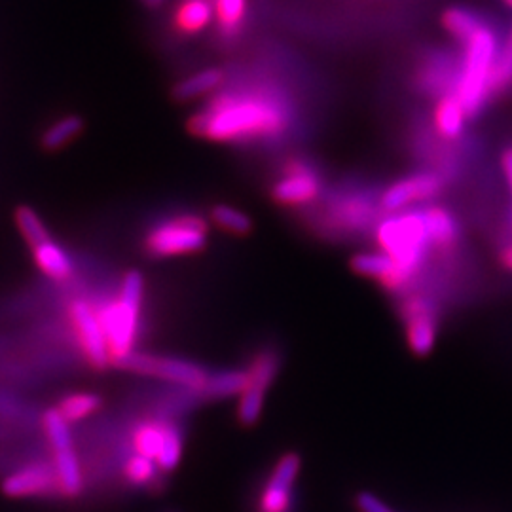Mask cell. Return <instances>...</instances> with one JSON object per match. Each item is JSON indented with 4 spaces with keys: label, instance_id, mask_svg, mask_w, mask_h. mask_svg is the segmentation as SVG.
<instances>
[{
    "label": "cell",
    "instance_id": "6da1fadb",
    "mask_svg": "<svg viewBox=\"0 0 512 512\" xmlns=\"http://www.w3.org/2000/svg\"><path fill=\"white\" fill-rule=\"evenodd\" d=\"M285 110L256 95H226L192 122V129L217 141L275 135L285 129Z\"/></svg>",
    "mask_w": 512,
    "mask_h": 512
},
{
    "label": "cell",
    "instance_id": "7a4b0ae2",
    "mask_svg": "<svg viewBox=\"0 0 512 512\" xmlns=\"http://www.w3.org/2000/svg\"><path fill=\"white\" fill-rule=\"evenodd\" d=\"M143 294H145V279L139 272H129L124 277L120 294L109 306H105L99 319L109 340L110 357L112 365L120 363L122 359L133 353V344L139 329V317L143 308Z\"/></svg>",
    "mask_w": 512,
    "mask_h": 512
},
{
    "label": "cell",
    "instance_id": "3957f363",
    "mask_svg": "<svg viewBox=\"0 0 512 512\" xmlns=\"http://www.w3.org/2000/svg\"><path fill=\"white\" fill-rule=\"evenodd\" d=\"M465 46V59L459 76L458 97L467 114L475 116L494 90V73L499 57V46L494 31L486 25Z\"/></svg>",
    "mask_w": 512,
    "mask_h": 512
},
{
    "label": "cell",
    "instance_id": "277c9868",
    "mask_svg": "<svg viewBox=\"0 0 512 512\" xmlns=\"http://www.w3.org/2000/svg\"><path fill=\"white\" fill-rule=\"evenodd\" d=\"M378 243L404 270L416 274L431 245L425 213H403L385 220L378 228Z\"/></svg>",
    "mask_w": 512,
    "mask_h": 512
},
{
    "label": "cell",
    "instance_id": "5b68a950",
    "mask_svg": "<svg viewBox=\"0 0 512 512\" xmlns=\"http://www.w3.org/2000/svg\"><path fill=\"white\" fill-rule=\"evenodd\" d=\"M116 366L143 374V376H154L162 378L171 384L183 385L192 391H202L203 385L207 382L209 372L202 366L194 365L184 359L175 357H160V355H148V353H131L126 359H122Z\"/></svg>",
    "mask_w": 512,
    "mask_h": 512
},
{
    "label": "cell",
    "instance_id": "8992f818",
    "mask_svg": "<svg viewBox=\"0 0 512 512\" xmlns=\"http://www.w3.org/2000/svg\"><path fill=\"white\" fill-rule=\"evenodd\" d=\"M207 243V226L196 217H181L156 226L147 239L154 256H179L196 253Z\"/></svg>",
    "mask_w": 512,
    "mask_h": 512
},
{
    "label": "cell",
    "instance_id": "52a82bcc",
    "mask_svg": "<svg viewBox=\"0 0 512 512\" xmlns=\"http://www.w3.org/2000/svg\"><path fill=\"white\" fill-rule=\"evenodd\" d=\"M135 452L154 459L162 471H173L183 458V437L169 423L147 421L133 433Z\"/></svg>",
    "mask_w": 512,
    "mask_h": 512
},
{
    "label": "cell",
    "instance_id": "ba28073f",
    "mask_svg": "<svg viewBox=\"0 0 512 512\" xmlns=\"http://www.w3.org/2000/svg\"><path fill=\"white\" fill-rule=\"evenodd\" d=\"M71 319H73L80 346L84 349L92 366L95 368L109 366L112 363L109 340L103 329V323L99 319V313H95L88 302L78 300L71 306Z\"/></svg>",
    "mask_w": 512,
    "mask_h": 512
},
{
    "label": "cell",
    "instance_id": "9c48e42d",
    "mask_svg": "<svg viewBox=\"0 0 512 512\" xmlns=\"http://www.w3.org/2000/svg\"><path fill=\"white\" fill-rule=\"evenodd\" d=\"M300 456L289 452L275 463L268 484L260 495L258 512H289L293 505V488L300 475Z\"/></svg>",
    "mask_w": 512,
    "mask_h": 512
},
{
    "label": "cell",
    "instance_id": "30bf717a",
    "mask_svg": "<svg viewBox=\"0 0 512 512\" xmlns=\"http://www.w3.org/2000/svg\"><path fill=\"white\" fill-rule=\"evenodd\" d=\"M442 190V181L435 173H418L404 181L391 184L382 196V207L389 213H399L412 203L435 198Z\"/></svg>",
    "mask_w": 512,
    "mask_h": 512
},
{
    "label": "cell",
    "instance_id": "8fae6325",
    "mask_svg": "<svg viewBox=\"0 0 512 512\" xmlns=\"http://www.w3.org/2000/svg\"><path fill=\"white\" fill-rule=\"evenodd\" d=\"M351 268L355 274L376 279L391 291H401L414 277L408 270H404L393 256L387 255L384 251L353 256Z\"/></svg>",
    "mask_w": 512,
    "mask_h": 512
},
{
    "label": "cell",
    "instance_id": "7c38bea8",
    "mask_svg": "<svg viewBox=\"0 0 512 512\" xmlns=\"http://www.w3.org/2000/svg\"><path fill=\"white\" fill-rule=\"evenodd\" d=\"M406 313V340L410 349L425 357L437 342V319L423 300H410L404 308Z\"/></svg>",
    "mask_w": 512,
    "mask_h": 512
},
{
    "label": "cell",
    "instance_id": "4fadbf2b",
    "mask_svg": "<svg viewBox=\"0 0 512 512\" xmlns=\"http://www.w3.org/2000/svg\"><path fill=\"white\" fill-rule=\"evenodd\" d=\"M2 492L8 497H33L59 492V482L54 467L38 463L21 469L14 475L6 476Z\"/></svg>",
    "mask_w": 512,
    "mask_h": 512
},
{
    "label": "cell",
    "instance_id": "5bb4252c",
    "mask_svg": "<svg viewBox=\"0 0 512 512\" xmlns=\"http://www.w3.org/2000/svg\"><path fill=\"white\" fill-rule=\"evenodd\" d=\"M321 192V181L310 169L294 167L293 171L275 184L274 198L283 205H306Z\"/></svg>",
    "mask_w": 512,
    "mask_h": 512
},
{
    "label": "cell",
    "instance_id": "9a60e30c",
    "mask_svg": "<svg viewBox=\"0 0 512 512\" xmlns=\"http://www.w3.org/2000/svg\"><path fill=\"white\" fill-rule=\"evenodd\" d=\"M469 118L458 93L444 95L435 109V128L444 139H456L461 135L465 120Z\"/></svg>",
    "mask_w": 512,
    "mask_h": 512
},
{
    "label": "cell",
    "instance_id": "2e32d148",
    "mask_svg": "<svg viewBox=\"0 0 512 512\" xmlns=\"http://www.w3.org/2000/svg\"><path fill=\"white\" fill-rule=\"evenodd\" d=\"M249 384L247 368L245 370H220L207 376V382L203 385V397L207 399H228L234 395H241Z\"/></svg>",
    "mask_w": 512,
    "mask_h": 512
},
{
    "label": "cell",
    "instance_id": "e0dca14e",
    "mask_svg": "<svg viewBox=\"0 0 512 512\" xmlns=\"http://www.w3.org/2000/svg\"><path fill=\"white\" fill-rule=\"evenodd\" d=\"M54 469L59 482V494L76 497L82 492V471L80 461L74 454V448L54 452Z\"/></svg>",
    "mask_w": 512,
    "mask_h": 512
},
{
    "label": "cell",
    "instance_id": "ac0fdd59",
    "mask_svg": "<svg viewBox=\"0 0 512 512\" xmlns=\"http://www.w3.org/2000/svg\"><path fill=\"white\" fill-rule=\"evenodd\" d=\"M33 253H35L38 268L44 274L50 275L54 279H65L71 275V270H73L71 258L52 239L33 247Z\"/></svg>",
    "mask_w": 512,
    "mask_h": 512
},
{
    "label": "cell",
    "instance_id": "d6986e66",
    "mask_svg": "<svg viewBox=\"0 0 512 512\" xmlns=\"http://www.w3.org/2000/svg\"><path fill=\"white\" fill-rule=\"evenodd\" d=\"M442 25L452 37L467 44L471 38L475 37L478 29L484 27L482 19L476 16L475 12L461 8V6H452L442 14Z\"/></svg>",
    "mask_w": 512,
    "mask_h": 512
},
{
    "label": "cell",
    "instance_id": "ffe728a7",
    "mask_svg": "<svg viewBox=\"0 0 512 512\" xmlns=\"http://www.w3.org/2000/svg\"><path fill=\"white\" fill-rule=\"evenodd\" d=\"M425 213V222L429 230L431 245L450 247L458 239V222L442 207H431Z\"/></svg>",
    "mask_w": 512,
    "mask_h": 512
},
{
    "label": "cell",
    "instance_id": "44dd1931",
    "mask_svg": "<svg viewBox=\"0 0 512 512\" xmlns=\"http://www.w3.org/2000/svg\"><path fill=\"white\" fill-rule=\"evenodd\" d=\"M222 80H224V74L220 69H207V71L194 74V76L183 80L181 84H177L175 97L179 101H190V99L202 97L205 93L217 90L222 84Z\"/></svg>",
    "mask_w": 512,
    "mask_h": 512
},
{
    "label": "cell",
    "instance_id": "7402d4cb",
    "mask_svg": "<svg viewBox=\"0 0 512 512\" xmlns=\"http://www.w3.org/2000/svg\"><path fill=\"white\" fill-rule=\"evenodd\" d=\"M277 372H279V359L274 351H260L247 368V376H249L247 387L266 393L268 387L274 384Z\"/></svg>",
    "mask_w": 512,
    "mask_h": 512
},
{
    "label": "cell",
    "instance_id": "603a6c76",
    "mask_svg": "<svg viewBox=\"0 0 512 512\" xmlns=\"http://www.w3.org/2000/svg\"><path fill=\"white\" fill-rule=\"evenodd\" d=\"M213 14V6L207 0H186L179 8L177 23L183 31L198 33L211 23Z\"/></svg>",
    "mask_w": 512,
    "mask_h": 512
},
{
    "label": "cell",
    "instance_id": "cb8c5ba5",
    "mask_svg": "<svg viewBox=\"0 0 512 512\" xmlns=\"http://www.w3.org/2000/svg\"><path fill=\"white\" fill-rule=\"evenodd\" d=\"M101 408V399L92 393H76L67 399H63L57 410L69 423L86 420Z\"/></svg>",
    "mask_w": 512,
    "mask_h": 512
},
{
    "label": "cell",
    "instance_id": "d4e9b609",
    "mask_svg": "<svg viewBox=\"0 0 512 512\" xmlns=\"http://www.w3.org/2000/svg\"><path fill=\"white\" fill-rule=\"evenodd\" d=\"M42 425H44L46 437L50 440V446H52L54 452H63V450H71L73 448V437H71L69 421L61 416V412L57 408L48 410L44 414Z\"/></svg>",
    "mask_w": 512,
    "mask_h": 512
},
{
    "label": "cell",
    "instance_id": "484cf974",
    "mask_svg": "<svg viewBox=\"0 0 512 512\" xmlns=\"http://www.w3.org/2000/svg\"><path fill=\"white\" fill-rule=\"evenodd\" d=\"M82 120L78 116H65L57 120L52 128L46 129L42 135V145L46 150H57L71 143L74 137L82 131Z\"/></svg>",
    "mask_w": 512,
    "mask_h": 512
},
{
    "label": "cell",
    "instance_id": "4316f807",
    "mask_svg": "<svg viewBox=\"0 0 512 512\" xmlns=\"http://www.w3.org/2000/svg\"><path fill=\"white\" fill-rule=\"evenodd\" d=\"M211 219L219 228L230 232V234H236V236H245L253 230L251 217L230 205H217L211 213Z\"/></svg>",
    "mask_w": 512,
    "mask_h": 512
},
{
    "label": "cell",
    "instance_id": "83f0119b",
    "mask_svg": "<svg viewBox=\"0 0 512 512\" xmlns=\"http://www.w3.org/2000/svg\"><path fill=\"white\" fill-rule=\"evenodd\" d=\"M16 222H18L19 232L23 234V238L27 239V243L31 247H37L40 243L52 239L44 222L31 207H19L18 213H16Z\"/></svg>",
    "mask_w": 512,
    "mask_h": 512
},
{
    "label": "cell",
    "instance_id": "f1b7e54d",
    "mask_svg": "<svg viewBox=\"0 0 512 512\" xmlns=\"http://www.w3.org/2000/svg\"><path fill=\"white\" fill-rule=\"evenodd\" d=\"M264 399H266V393L253 389V387H247L239 395L238 420L241 425H245V427L255 425L264 410Z\"/></svg>",
    "mask_w": 512,
    "mask_h": 512
},
{
    "label": "cell",
    "instance_id": "f546056e",
    "mask_svg": "<svg viewBox=\"0 0 512 512\" xmlns=\"http://www.w3.org/2000/svg\"><path fill=\"white\" fill-rule=\"evenodd\" d=\"M158 469H160V467L156 465L154 459L145 458V456H141V454H135L133 458L128 459L124 473H126V478H128L131 484H135V486H147V484H150V482L154 480Z\"/></svg>",
    "mask_w": 512,
    "mask_h": 512
},
{
    "label": "cell",
    "instance_id": "4dcf8cb0",
    "mask_svg": "<svg viewBox=\"0 0 512 512\" xmlns=\"http://www.w3.org/2000/svg\"><path fill=\"white\" fill-rule=\"evenodd\" d=\"M512 86V27L501 48L494 73V90H505Z\"/></svg>",
    "mask_w": 512,
    "mask_h": 512
},
{
    "label": "cell",
    "instance_id": "1f68e13d",
    "mask_svg": "<svg viewBox=\"0 0 512 512\" xmlns=\"http://www.w3.org/2000/svg\"><path fill=\"white\" fill-rule=\"evenodd\" d=\"M245 8L247 0H217V16L220 23L228 29L236 27L245 16Z\"/></svg>",
    "mask_w": 512,
    "mask_h": 512
},
{
    "label": "cell",
    "instance_id": "d6a6232c",
    "mask_svg": "<svg viewBox=\"0 0 512 512\" xmlns=\"http://www.w3.org/2000/svg\"><path fill=\"white\" fill-rule=\"evenodd\" d=\"M355 507L359 512H399L393 509L389 503H385L382 497L372 492H361L355 497Z\"/></svg>",
    "mask_w": 512,
    "mask_h": 512
},
{
    "label": "cell",
    "instance_id": "836d02e7",
    "mask_svg": "<svg viewBox=\"0 0 512 512\" xmlns=\"http://www.w3.org/2000/svg\"><path fill=\"white\" fill-rule=\"evenodd\" d=\"M503 171L507 175V181L512 190V148H509L505 154H503Z\"/></svg>",
    "mask_w": 512,
    "mask_h": 512
},
{
    "label": "cell",
    "instance_id": "e575fe53",
    "mask_svg": "<svg viewBox=\"0 0 512 512\" xmlns=\"http://www.w3.org/2000/svg\"><path fill=\"white\" fill-rule=\"evenodd\" d=\"M501 262L505 264V268H509L512 272V245H509V247L501 253Z\"/></svg>",
    "mask_w": 512,
    "mask_h": 512
},
{
    "label": "cell",
    "instance_id": "d590c367",
    "mask_svg": "<svg viewBox=\"0 0 512 512\" xmlns=\"http://www.w3.org/2000/svg\"><path fill=\"white\" fill-rule=\"evenodd\" d=\"M147 4H150V6H160L164 0H145Z\"/></svg>",
    "mask_w": 512,
    "mask_h": 512
},
{
    "label": "cell",
    "instance_id": "8d00e7d4",
    "mask_svg": "<svg viewBox=\"0 0 512 512\" xmlns=\"http://www.w3.org/2000/svg\"><path fill=\"white\" fill-rule=\"evenodd\" d=\"M503 2H505L509 8H512V0H503Z\"/></svg>",
    "mask_w": 512,
    "mask_h": 512
}]
</instances>
